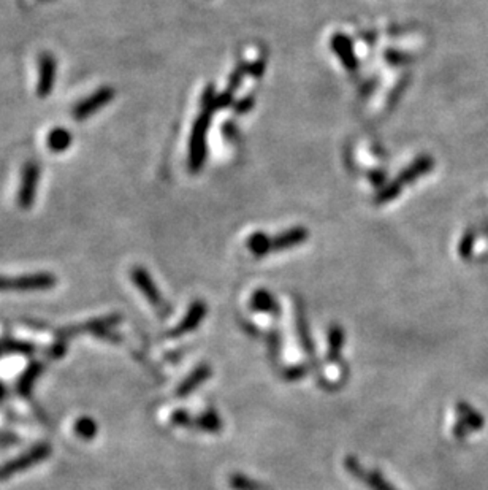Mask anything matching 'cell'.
<instances>
[{
  "mask_svg": "<svg viewBox=\"0 0 488 490\" xmlns=\"http://www.w3.org/2000/svg\"><path fill=\"white\" fill-rule=\"evenodd\" d=\"M46 452H48V451H46V447H36L35 451L29 452V454H25L24 457L18 458V460L10 462L8 465H5V467L0 468V478L10 476V474L24 470L25 467L32 465V463L41 460V458H45V457H46Z\"/></svg>",
  "mask_w": 488,
  "mask_h": 490,
  "instance_id": "5bb4252c",
  "label": "cell"
},
{
  "mask_svg": "<svg viewBox=\"0 0 488 490\" xmlns=\"http://www.w3.org/2000/svg\"><path fill=\"white\" fill-rule=\"evenodd\" d=\"M284 374L288 381H298V379L306 374V368H304L303 365H300V367H292V368H287Z\"/></svg>",
  "mask_w": 488,
  "mask_h": 490,
  "instance_id": "f1b7e54d",
  "label": "cell"
},
{
  "mask_svg": "<svg viewBox=\"0 0 488 490\" xmlns=\"http://www.w3.org/2000/svg\"><path fill=\"white\" fill-rule=\"evenodd\" d=\"M171 420L176 425L197 427V429L208 432V434H219L222 430V419H220V416L214 409H208L206 413L197 416V418H191L186 411H176Z\"/></svg>",
  "mask_w": 488,
  "mask_h": 490,
  "instance_id": "3957f363",
  "label": "cell"
},
{
  "mask_svg": "<svg viewBox=\"0 0 488 490\" xmlns=\"http://www.w3.org/2000/svg\"><path fill=\"white\" fill-rule=\"evenodd\" d=\"M56 284L54 276L48 273H36L19 276V278H0V290H34L46 289Z\"/></svg>",
  "mask_w": 488,
  "mask_h": 490,
  "instance_id": "5b68a950",
  "label": "cell"
},
{
  "mask_svg": "<svg viewBox=\"0 0 488 490\" xmlns=\"http://www.w3.org/2000/svg\"><path fill=\"white\" fill-rule=\"evenodd\" d=\"M40 180V167L36 162H28L23 169V175H21V184L18 191V205L23 210H29L34 205L36 187H39Z\"/></svg>",
  "mask_w": 488,
  "mask_h": 490,
  "instance_id": "7a4b0ae2",
  "label": "cell"
},
{
  "mask_svg": "<svg viewBox=\"0 0 488 490\" xmlns=\"http://www.w3.org/2000/svg\"><path fill=\"white\" fill-rule=\"evenodd\" d=\"M344 346V332L339 326H332L328 332V361L338 362L341 349Z\"/></svg>",
  "mask_w": 488,
  "mask_h": 490,
  "instance_id": "d6986e66",
  "label": "cell"
},
{
  "mask_svg": "<svg viewBox=\"0 0 488 490\" xmlns=\"http://www.w3.org/2000/svg\"><path fill=\"white\" fill-rule=\"evenodd\" d=\"M233 100H235L233 92L225 91L222 94H218L216 100H214V103H213V113L216 111V109H224V108H229V107L235 105Z\"/></svg>",
  "mask_w": 488,
  "mask_h": 490,
  "instance_id": "d4e9b609",
  "label": "cell"
},
{
  "mask_svg": "<svg viewBox=\"0 0 488 490\" xmlns=\"http://www.w3.org/2000/svg\"><path fill=\"white\" fill-rule=\"evenodd\" d=\"M229 484L233 490H270L265 484L254 481V479L244 476V474H233V476H230Z\"/></svg>",
  "mask_w": 488,
  "mask_h": 490,
  "instance_id": "44dd1931",
  "label": "cell"
},
{
  "mask_svg": "<svg viewBox=\"0 0 488 490\" xmlns=\"http://www.w3.org/2000/svg\"><path fill=\"white\" fill-rule=\"evenodd\" d=\"M403 186L404 184L398 178L393 180L392 182H388V184H385L384 187H382V189H379V192H377L374 197V203L376 205H384V203H388L393 199H396V197L401 194Z\"/></svg>",
  "mask_w": 488,
  "mask_h": 490,
  "instance_id": "ffe728a7",
  "label": "cell"
},
{
  "mask_svg": "<svg viewBox=\"0 0 488 490\" xmlns=\"http://www.w3.org/2000/svg\"><path fill=\"white\" fill-rule=\"evenodd\" d=\"M211 376V367L206 363H202L200 367L197 370H193V372L189 374L187 379L184 383H182L180 387H178L176 395L178 397H187L189 394L193 392L197 387H200V385L206 381V379Z\"/></svg>",
  "mask_w": 488,
  "mask_h": 490,
  "instance_id": "4fadbf2b",
  "label": "cell"
},
{
  "mask_svg": "<svg viewBox=\"0 0 488 490\" xmlns=\"http://www.w3.org/2000/svg\"><path fill=\"white\" fill-rule=\"evenodd\" d=\"M251 310L268 312V315H279V303L266 289H259L254 292V295L251 297Z\"/></svg>",
  "mask_w": 488,
  "mask_h": 490,
  "instance_id": "9a60e30c",
  "label": "cell"
},
{
  "mask_svg": "<svg viewBox=\"0 0 488 490\" xmlns=\"http://www.w3.org/2000/svg\"><path fill=\"white\" fill-rule=\"evenodd\" d=\"M476 231L474 228H468V231L465 232V235L461 237L460 244H458V254L461 259H469L472 253H474V246H476Z\"/></svg>",
  "mask_w": 488,
  "mask_h": 490,
  "instance_id": "7402d4cb",
  "label": "cell"
},
{
  "mask_svg": "<svg viewBox=\"0 0 488 490\" xmlns=\"http://www.w3.org/2000/svg\"><path fill=\"white\" fill-rule=\"evenodd\" d=\"M76 434L85 438H91L96 435V424L89 419H81L76 424Z\"/></svg>",
  "mask_w": 488,
  "mask_h": 490,
  "instance_id": "4316f807",
  "label": "cell"
},
{
  "mask_svg": "<svg viewBox=\"0 0 488 490\" xmlns=\"http://www.w3.org/2000/svg\"><path fill=\"white\" fill-rule=\"evenodd\" d=\"M456 411H458L460 414V424L468 427L469 430H480L482 427H484V418H482L474 408H471L468 403H465V401H460V403L456 405Z\"/></svg>",
  "mask_w": 488,
  "mask_h": 490,
  "instance_id": "e0dca14e",
  "label": "cell"
},
{
  "mask_svg": "<svg viewBox=\"0 0 488 490\" xmlns=\"http://www.w3.org/2000/svg\"><path fill=\"white\" fill-rule=\"evenodd\" d=\"M387 59L390 64L393 65H401V64H407V61H409V57L406 54H401V53H395V51H388L387 53Z\"/></svg>",
  "mask_w": 488,
  "mask_h": 490,
  "instance_id": "f546056e",
  "label": "cell"
},
{
  "mask_svg": "<svg viewBox=\"0 0 488 490\" xmlns=\"http://www.w3.org/2000/svg\"><path fill=\"white\" fill-rule=\"evenodd\" d=\"M57 62L50 53H45L39 59V83H36V94L39 97H48L56 85Z\"/></svg>",
  "mask_w": 488,
  "mask_h": 490,
  "instance_id": "52a82bcc",
  "label": "cell"
},
{
  "mask_svg": "<svg viewBox=\"0 0 488 490\" xmlns=\"http://www.w3.org/2000/svg\"><path fill=\"white\" fill-rule=\"evenodd\" d=\"M330 45H332L333 53L339 57L341 64L344 65V69L348 70H355L357 67H359V61H357L355 51H354V45L352 41L348 35L344 34H335L332 36V41H330Z\"/></svg>",
  "mask_w": 488,
  "mask_h": 490,
  "instance_id": "ba28073f",
  "label": "cell"
},
{
  "mask_svg": "<svg viewBox=\"0 0 488 490\" xmlns=\"http://www.w3.org/2000/svg\"><path fill=\"white\" fill-rule=\"evenodd\" d=\"M433 167H434V160L432 156H427V154L421 156V158H417L411 165L406 167V169L401 171L400 176H398V180H400L403 184H411V182L417 181L421 176L427 175L428 171H432Z\"/></svg>",
  "mask_w": 488,
  "mask_h": 490,
  "instance_id": "7c38bea8",
  "label": "cell"
},
{
  "mask_svg": "<svg viewBox=\"0 0 488 490\" xmlns=\"http://www.w3.org/2000/svg\"><path fill=\"white\" fill-rule=\"evenodd\" d=\"M346 470L357 479H361V482L366 484L371 490H396L381 473L366 471L355 457L346 458Z\"/></svg>",
  "mask_w": 488,
  "mask_h": 490,
  "instance_id": "8992f818",
  "label": "cell"
},
{
  "mask_svg": "<svg viewBox=\"0 0 488 490\" xmlns=\"http://www.w3.org/2000/svg\"><path fill=\"white\" fill-rule=\"evenodd\" d=\"M308 237L309 232L304 227L288 228V231L279 233V235L271 237V253L300 246V244L306 242Z\"/></svg>",
  "mask_w": 488,
  "mask_h": 490,
  "instance_id": "8fae6325",
  "label": "cell"
},
{
  "mask_svg": "<svg viewBox=\"0 0 488 490\" xmlns=\"http://www.w3.org/2000/svg\"><path fill=\"white\" fill-rule=\"evenodd\" d=\"M132 279L136 284V288L143 292V295L151 301V305H154L156 308H162V306H164V299H162L159 289H157L151 275L146 272L145 268L135 267L132 270Z\"/></svg>",
  "mask_w": 488,
  "mask_h": 490,
  "instance_id": "9c48e42d",
  "label": "cell"
},
{
  "mask_svg": "<svg viewBox=\"0 0 488 490\" xmlns=\"http://www.w3.org/2000/svg\"><path fill=\"white\" fill-rule=\"evenodd\" d=\"M248 73L255 80H259V78L264 76L265 73V61L264 59H257L254 61L253 64H248Z\"/></svg>",
  "mask_w": 488,
  "mask_h": 490,
  "instance_id": "83f0119b",
  "label": "cell"
},
{
  "mask_svg": "<svg viewBox=\"0 0 488 490\" xmlns=\"http://www.w3.org/2000/svg\"><path fill=\"white\" fill-rule=\"evenodd\" d=\"M211 116L213 114L202 111L193 122L191 140H189V169L193 173L200 171L206 160V135L211 126Z\"/></svg>",
  "mask_w": 488,
  "mask_h": 490,
  "instance_id": "6da1fadb",
  "label": "cell"
},
{
  "mask_svg": "<svg viewBox=\"0 0 488 490\" xmlns=\"http://www.w3.org/2000/svg\"><path fill=\"white\" fill-rule=\"evenodd\" d=\"M246 73H248V64H246V62H241V64L236 65V69L232 72V75L229 78L227 91L235 94V91L240 87L241 81H243V78L246 76Z\"/></svg>",
  "mask_w": 488,
  "mask_h": 490,
  "instance_id": "603a6c76",
  "label": "cell"
},
{
  "mask_svg": "<svg viewBox=\"0 0 488 490\" xmlns=\"http://www.w3.org/2000/svg\"><path fill=\"white\" fill-rule=\"evenodd\" d=\"M113 98H114L113 87L103 86L98 91L91 94L89 97H86L85 100L78 103V105L73 108V116H75V119H78V121H85V119L92 116V114L97 113L100 108L107 107Z\"/></svg>",
  "mask_w": 488,
  "mask_h": 490,
  "instance_id": "277c9868",
  "label": "cell"
},
{
  "mask_svg": "<svg viewBox=\"0 0 488 490\" xmlns=\"http://www.w3.org/2000/svg\"><path fill=\"white\" fill-rule=\"evenodd\" d=\"M370 180H371L372 184L381 186L382 182L385 181V176H384V173H382V171H372L371 176H370Z\"/></svg>",
  "mask_w": 488,
  "mask_h": 490,
  "instance_id": "4dcf8cb0",
  "label": "cell"
},
{
  "mask_svg": "<svg viewBox=\"0 0 488 490\" xmlns=\"http://www.w3.org/2000/svg\"><path fill=\"white\" fill-rule=\"evenodd\" d=\"M216 97L218 94L216 89H214V85H208L202 96V111L213 114V103L216 100Z\"/></svg>",
  "mask_w": 488,
  "mask_h": 490,
  "instance_id": "cb8c5ba5",
  "label": "cell"
},
{
  "mask_svg": "<svg viewBox=\"0 0 488 490\" xmlns=\"http://www.w3.org/2000/svg\"><path fill=\"white\" fill-rule=\"evenodd\" d=\"M248 248L255 257H265L271 254V237L264 232H255L248 238Z\"/></svg>",
  "mask_w": 488,
  "mask_h": 490,
  "instance_id": "ac0fdd59",
  "label": "cell"
},
{
  "mask_svg": "<svg viewBox=\"0 0 488 490\" xmlns=\"http://www.w3.org/2000/svg\"><path fill=\"white\" fill-rule=\"evenodd\" d=\"M206 311H208V308H206V303H204V301H202V300L193 301V303L191 305V308H189L184 319H182L180 324L176 326V328L170 333V335L181 337V335H186V333H189V332H193L198 326L202 324L204 316H206Z\"/></svg>",
  "mask_w": 488,
  "mask_h": 490,
  "instance_id": "30bf717a",
  "label": "cell"
},
{
  "mask_svg": "<svg viewBox=\"0 0 488 490\" xmlns=\"http://www.w3.org/2000/svg\"><path fill=\"white\" fill-rule=\"evenodd\" d=\"M254 105H255V97L253 96V94H249V96H244L243 98H241V100H236L233 105V109L236 114H244V113L251 111V109L254 108Z\"/></svg>",
  "mask_w": 488,
  "mask_h": 490,
  "instance_id": "484cf974",
  "label": "cell"
},
{
  "mask_svg": "<svg viewBox=\"0 0 488 490\" xmlns=\"http://www.w3.org/2000/svg\"><path fill=\"white\" fill-rule=\"evenodd\" d=\"M73 143V135L70 130H67L64 127H56L52 129L48 140H46V145L52 151V153H64L68 148H70Z\"/></svg>",
  "mask_w": 488,
  "mask_h": 490,
  "instance_id": "2e32d148",
  "label": "cell"
}]
</instances>
